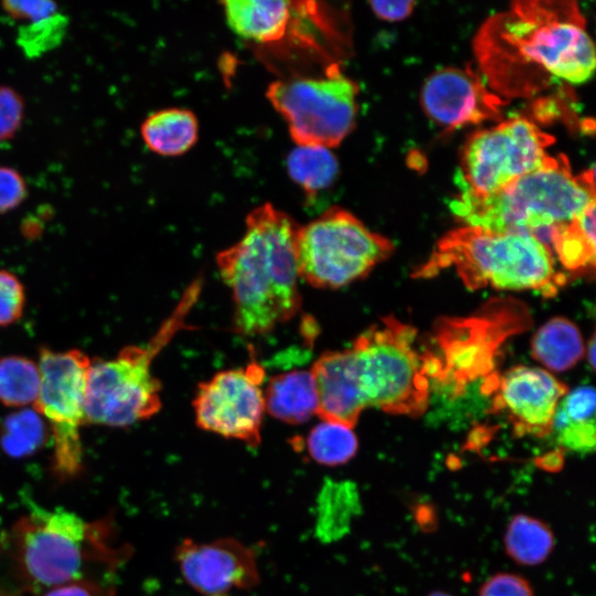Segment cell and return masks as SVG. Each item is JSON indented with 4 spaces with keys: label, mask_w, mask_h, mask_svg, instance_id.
<instances>
[{
    "label": "cell",
    "mask_w": 596,
    "mask_h": 596,
    "mask_svg": "<svg viewBox=\"0 0 596 596\" xmlns=\"http://www.w3.org/2000/svg\"><path fill=\"white\" fill-rule=\"evenodd\" d=\"M488 87L504 100L532 97L556 79L586 82L595 49L577 2L522 0L488 18L473 39Z\"/></svg>",
    "instance_id": "cell-1"
},
{
    "label": "cell",
    "mask_w": 596,
    "mask_h": 596,
    "mask_svg": "<svg viewBox=\"0 0 596 596\" xmlns=\"http://www.w3.org/2000/svg\"><path fill=\"white\" fill-rule=\"evenodd\" d=\"M416 330L385 317L350 348L323 352L310 369L321 421L353 428L366 407L418 416L429 406L430 386Z\"/></svg>",
    "instance_id": "cell-2"
},
{
    "label": "cell",
    "mask_w": 596,
    "mask_h": 596,
    "mask_svg": "<svg viewBox=\"0 0 596 596\" xmlns=\"http://www.w3.org/2000/svg\"><path fill=\"white\" fill-rule=\"evenodd\" d=\"M243 236L216 255L234 301V331L256 337L289 321L301 306L296 238L299 224L272 203L246 216Z\"/></svg>",
    "instance_id": "cell-3"
},
{
    "label": "cell",
    "mask_w": 596,
    "mask_h": 596,
    "mask_svg": "<svg viewBox=\"0 0 596 596\" xmlns=\"http://www.w3.org/2000/svg\"><path fill=\"white\" fill-rule=\"evenodd\" d=\"M110 540V520L88 523L63 509L35 508L13 524L1 549L22 588L39 592L86 579L93 563L119 565L127 550L116 549Z\"/></svg>",
    "instance_id": "cell-4"
},
{
    "label": "cell",
    "mask_w": 596,
    "mask_h": 596,
    "mask_svg": "<svg viewBox=\"0 0 596 596\" xmlns=\"http://www.w3.org/2000/svg\"><path fill=\"white\" fill-rule=\"evenodd\" d=\"M528 319L523 306L503 299L475 316L439 321L430 347L422 353L429 401L438 396L443 405L477 406L479 398L493 397L500 377L494 370L499 349Z\"/></svg>",
    "instance_id": "cell-5"
},
{
    "label": "cell",
    "mask_w": 596,
    "mask_h": 596,
    "mask_svg": "<svg viewBox=\"0 0 596 596\" xmlns=\"http://www.w3.org/2000/svg\"><path fill=\"white\" fill-rule=\"evenodd\" d=\"M595 202L594 169L575 175L568 159L551 157L538 169L499 191L471 196L457 193L451 213L466 226L496 233H529L549 246V230Z\"/></svg>",
    "instance_id": "cell-6"
},
{
    "label": "cell",
    "mask_w": 596,
    "mask_h": 596,
    "mask_svg": "<svg viewBox=\"0 0 596 596\" xmlns=\"http://www.w3.org/2000/svg\"><path fill=\"white\" fill-rule=\"evenodd\" d=\"M454 268L471 290H536L553 296L565 283L549 246L529 233H496L464 226L440 238L415 275L430 277Z\"/></svg>",
    "instance_id": "cell-7"
},
{
    "label": "cell",
    "mask_w": 596,
    "mask_h": 596,
    "mask_svg": "<svg viewBox=\"0 0 596 596\" xmlns=\"http://www.w3.org/2000/svg\"><path fill=\"white\" fill-rule=\"evenodd\" d=\"M202 283L193 281L178 306L145 345H127L113 359L92 360L85 400L86 423L127 427L156 415L161 406V383L152 374L156 355L185 326Z\"/></svg>",
    "instance_id": "cell-8"
},
{
    "label": "cell",
    "mask_w": 596,
    "mask_h": 596,
    "mask_svg": "<svg viewBox=\"0 0 596 596\" xmlns=\"http://www.w3.org/2000/svg\"><path fill=\"white\" fill-rule=\"evenodd\" d=\"M393 248L389 238L368 228L351 212L332 206L299 225V278L316 288H341L366 276Z\"/></svg>",
    "instance_id": "cell-9"
},
{
    "label": "cell",
    "mask_w": 596,
    "mask_h": 596,
    "mask_svg": "<svg viewBox=\"0 0 596 596\" xmlns=\"http://www.w3.org/2000/svg\"><path fill=\"white\" fill-rule=\"evenodd\" d=\"M358 94L359 85L337 64L322 76L277 79L266 91L296 146L328 149L339 146L354 128Z\"/></svg>",
    "instance_id": "cell-10"
},
{
    "label": "cell",
    "mask_w": 596,
    "mask_h": 596,
    "mask_svg": "<svg viewBox=\"0 0 596 596\" xmlns=\"http://www.w3.org/2000/svg\"><path fill=\"white\" fill-rule=\"evenodd\" d=\"M554 138L515 116L471 135L464 146L455 182L460 194L485 196L541 167Z\"/></svg>",
    "instance_id": "cell-11"
},
{
    "label": "cell",
    "mask_w": 596,
    "mask_h": 596,
    "mask_svg": "<svg viewBox=\"0 0 596 596\" xmlns=\"http://www.w3.org/2000/svg\"><path fill=\"white\" fill-rule=\"evenodd\" d=\"M92 360L81 350L41 348V384L35 412L49 424L53 440V468L60 477L82 469L81 427L86 423L85 400Z\"/></svg>",
    "instance_id": "cell-12"
},
{
    "label": "cell",
    "mask_w": 596,
    "mask_h": 596,
    "mask_svg": "<svg viewBox=\"0 0 596 596\" xmlns=\"http://www.w3.org/2000/svg\"><path fill=\"white\" fill-rule=\"evenodd\" d=\"M265 371L253 361L201 382L192 402L195 423L206 432L256 447L265 414Z\"/></svg>",
    "instance_id": "cell-13"
},
{
    "label": "cell",
    "mask_w": 596,
    "mask_h": 596,
    "mask_svg": "<svg viewBox=\"0 0 596 596\" xmlns=\"http://www.w3.org/2000/svg\"><path fill=\"white\" fill-rule=\"evenodd\" d=\"M174 556L185 582L206 596L249 589L259 583L254 551L236 539L211 542L185 539L177 547Z\"/></svg>",
    "instance_id": "cell-14"
},
{
    "label": "cell",
    "mask_w": 596,
    "mask_h": 596,
    "mask_svg": "<svg viewBox=\"0 0 596 596\" xmlns=\"http://www.w3.org/2000/svg\"><path fill=\"white\" fill-rule=\"evenodd\" d=\"M505 103L471 68L447 67L434 72L421 91L425 114L448 129L499 120Z\"/></svg>",
    "instance_id": "cell-15"
},
{
    "label": "cell",
    "mask_w": 596,
    "mask_h": 596,
    "mask_svg": "<svg viewBox=\"0 0 596 596\" xmlns=\"http://www.w3.org/2000/svg\"><path fill=\"white\" fill-rule=\"evenodd\" d=\"M566 386L540 368L513 366L500 375L491 401V412H503L514 432L544 437L552 432L553 419Z\"/></svg>",
    "instance_id": "cell-16"
},
{
    "label": "cell",
    "mask_w": 596,
    "mask_h": 596,
    "mask_svg": "<svg viewBox=\"0 0 596 596\" xmlns=\"http://www.w3.org/2000/svg\"><path fill=\"white\" fill-rule=\"evenodd\" d=\"M232 31L256 43L284 39L292 22L298 2L285 0H225L220 2Z\"/></svg>",
    "instance_id": "cell-17"
},
{
    "label": "cell",
    "mask_w": 596,
    "mask_h": 596,
    "mask_svg": "<svg viewBox=\"0 0 596 596\" xmlns=\"http://www.w3.org/2000/svg\"><path fill=\"white\" fill-rule=\"evenodd\" d=\"M265 411L290 425L317 415L318 395L311 370H292L273 376L264 390Z\"/></svg>",
    "instance_id": "cell-18"
},
{
    "label": "cell",
    "mask_w": 596,
    "mask_h": 596,
    "mask_svg": "<svg viewBox=\"0 0 596 596\" xmlns=\"http://www.w3.org/2000/svg\"><path fill=\"white\" fill-rule=\"evenodd\" d=\"M198 135V119L184 108L156 110L140 125V136L146 147L163 157L183 155L194 146Z\"/></svg>",
    "instance_id": "cell-19"
},
{
    "label": "cell",
    "mask_w": 596,
    "mask_h": 596,
    "mask_svg": "<svg viewBox=\"0 0 596 596\" xmlns=\"http://www.w3.org/2000/svg\"><path fill=\"white\" fill-rule=\"evenodd\" d=\"M549 247L561 264L574 273L595 266V202L572 220L549 230Z\"/></svg>",
    "instance_id": "cell-20"
},
{
    "label": "cell",
    "mask_w": 596,
    "mask_h": 596,
    "mask_svg": "<svg viewBox=\"0 0 596 596\" xmlns=\"http://www.w3.org/2000/svg\"><path fill=\"white\" fill-rule=\"evenodd\" d=\"M535 360L553 371H566L582 358L584 345L577 327L565 318L543 324L532 340Z\"/></svg>",
    "instance_id": "cell-21"
},
{
    "label": "cell",
    "mask_w": 596,
    "mask_h": 596,
    "mask_svg": "<svg viewBox=\"0 0 596 596\" xmlns=\"http://www.w3.org/2000/svg\"><path fill=\"white\" fill-rule=\"evenodd\" d=\"M503 542L508 556L515 563L535 566L550 556L555 545V538L545 522L520 513L509 521Z\"/></svg>",
    "instance_id": "cell-22"
},
{
    "label": "cell",
    "mask_w": 596,
    "mask_h": 596,
    "mask_svg": "<svg viewBox=\"0 0 596 596\" xmlns=\"http://www.w3.org/2000/svg\"><path fill=\"white\" fill-rule=\"evenodd\" d=\"M287 172L307 196H313L333 184L339 174L334 153L323 147L296 146L287 156Z\"/></svg>",
    "instance_id": "cell-23"
},
{
    "label": "cell",
    "mask_w": 596,
    "mask_h": 596,
    "mask_svg": "<svg viewBox=\"0 0 596 596\" xmlns=\"http://www.w3.org/2000/svg\"><path fill=\"white\" fill-rule=\"evenodd\" d=\"M358 494L349 483L323 486L318 500L317 533L323 541L341 536L358 511Z\"/></svg>",
    "instance_id": "cell-24"
},
{
    "label": "cell",
    "mask_w": 596,
    "mask_h": 596,
    "mask_svg": "<svg viewBox=\"0 0 596 596\" xmlns=\"http://www.w3.org/2000/svg\"><path fill=\"white\" fill-rule=\"evenodd\" d=\"M41 384L38 363L21 356L0 359V402L10 407L34 404Z\"/></svg>",
    "instance_id": "cell-25"
},
{
    "label": "cell",
    "mask_w": 596,
    "mask_h": 596,
    "mask_svg": "<svg viewBox=\"0 0 596 596\" xmlns=\"http://www.w3.org/2000/svg\"><path fill=\"white\" fill-rule=\"evenodd\" d=\"M358 445V438L351 427L328 421H321L306 438L309 456L324 466L348 462L355 456Z\"/></svg>",
    "instance_id": "cell-26"
},
{
    "label": "cell",
    "mask_w": 596,
    "mask_h": 596,
    "mask_svg": "<svg viewBox=\"0 0 596 596\" xmlns=\"http://www.w3.org/2000/svg\"><path fill=\"white\" fill-rule=\"evenodd\" d=\"M68 22V17L57 11L45 18L21 24L15 42L26 57H41L63 42Z\"/></svg>",
    "instance_id": "cell-27"
},
{
    "label": "cell",
    "mask_w": 596,
    "mask_h": 596,
    "mask_svg": "<svg viewBox=\"0 0 596 596\" xmlns=\"http://www.w3.org/2000/svg\"><path fill=\"white\" fill-rule=\"evenodd\" d=\"M45 441L43 419L35 412H21L8 417L2 427V448L12 457H24Z\"/></svg>",
    "instance_id": "cell-28"
},
{
    "label": "cell",
    "mask_w": 596,
    "mask_h": 596,
    "mask_svg": "<svg viewBox=\"0 0 596 596\" xmlns=\"http://www.w3.org/2000/svg\"><path fill=\"white\" fill-rule=\"evenodd\" d=\"M25 100L12 86L0 84V145L13 140L25 118Z\"/></svg>",
    "instance_id": "cell-29"
},
{
    "label": "cell",
    "mask_w": 596,
    "mask_h": 596,
    "mask_svg": "<svg viewBox=\"0 0 596 596\" xmlns=\"http://www.w3.org/2000/svg\"><path fill=\"white\" fill-rule=\"evenodd\" d=\"M25 290L11 272L0 269V327L15 323L23 315Z\"/></svg>",
    "instance_id": "cell-30"
},
{
    "label": "cell",
    "mask_w": 596,
    "mask_h": 596,
    "mask_svg": "<svg viewBox=\"0 0 596 596\" xmlns=\"http://www.w3.org/2000/svg\"><path fill=\"white\" fill-rule=\"evenodd\" d=\"M552 430L556 432L560 444L575 451H590L595 447V419L553 421Z\"/></svg>",
    "instance_id": "cell-31"
},
{
    "label": "cell",
    "mask_w": 596,
    "mask_h": 596,
    "mask_svg": "<svg viewBox=\"0 0 596 596\" xmlns=\"http://www.w3.org/2000/svg\"><path fill=\"white\" fill-rule=\"evenodd\" d=\"M29 196V184L14 167L0 166V215L17 210Z\"/></svg>",
    "instance_id": "cell-32"
},
{
    "label": "cell",
    "mask_w": 596,
    "mask_h": 596,
    "mask_svg": "<svg viewBox=\"0 0 596 596\" xmlns=\"http://www.w3.org/2000/svg\"><path fill=\"white\" fill-rule=\"evenodd\" d=\"M478 596H534L531 584L514 573H497L480 587Z\"/></svg>",
    "instance_id": "cell-33"
},
{
    "label": "cell",
    "mask_w": 596,
    "mask_h": 596,
    "mask_svg": "<svg viewBox=\"0 0 596 596\" xmlns=\"http://www.w3.org/2000/svg\"><path fill=\"white\" fill-rule=\"evenodd\" d=\"M0 6L8 18L13 21H20L22 24L45 18L60 11L57 3L45 0H6L2 1Z\"/></svg>",
    "instance_id": "cell-34"
},
{
    "label": "cell",
    "mask_w": 596,
    "mask_h": 596,
    "mask_svg": "<svg viewBox=\"0 0 596 596\" xmlns=\"http://www.w3.org/2000/svg\"><path fill=\"white\" fill-rule=\"evenodd\" d=\"M416 2L412 0L371 1L370 7L376 17L385 21H401L407 18Z\"/></svg>",
    "instance_id": "cell-35"
},
{
    "label": "cell",
    "mask_w": 596,
    "mask_h": 596,
    "mask_svg": "<svg viewBox=\"0 0 596 596\" xmlns=\"http://www.w3.org/2000/svg\"><path fill=\"white\" fill-rule=\"evenodd\" d=\"M108 592L109 589H105L96 582L81 579L55 586L43 596H104Z\"/></svg>",
    "instance_id": "cell-36"
},
{
    "label": "cell",
    "mask_w": 596,
    "mask_h": 596,
    "mask_svg": "<svg viewBox=\"0 0 596 596\" xmlns=\"http://www.w3.org/2000/svg\"><path fill=\"white\" fill-rule=\"evenodd\" d=\"M588 360L590 365L595 366V338L593 337L589 341V348H588Z\"/></svg>",
    "instance_id": "cell-37"
},
{
    "label": "cell",
    "mask_w": 596,
    "mask_h": 596,
    "mask_svg": "<svg viewBox=\"0 0 596 596\" xmlns=\"http://www.w3.org/2000/svg\"><path fill=\"white\" fill-rule=\"evenodd\" d=\"M428 596H453V595L449 594V593H445V592H440V590H435V592L430 593Z\"/></svg>",
    "instance_id": "cell-38"
}]
</instances>
